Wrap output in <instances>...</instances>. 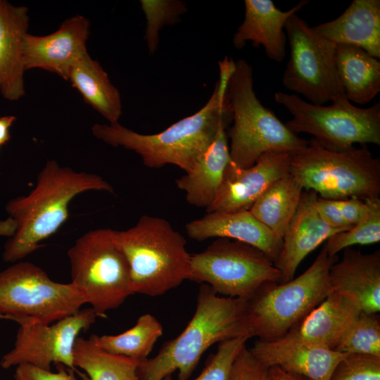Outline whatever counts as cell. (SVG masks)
I'll return each mask as SVG.
<instances>
[{
	"label": "cell",
	"instance_id": "obj_14",
	"mask_svg": "<svg viewBox=\"0 0 380 380\" xmlns=\"http://www.w3.org/2000/svg\"><path fill=\"white\" fill-rule=\"evenodd\" d=\"M291 158L289 153L271 152L247 168L236 167L230 163L216 197L206 212L249 210L272 184L289 173Z\"/></svg>",
	"mask_w": 380,
	"mask_h": 380
},
{
	"label": "cell",
	"instance_id": "obj_32",
	"mask_svg": "<svg viewBox=\"0 0 380 380\" xmlns=\"http://www.w3.org/2000/svg\"><path fill=\"white\" fill-rule=\"evenodd\" d=\"M140 4L146 19L144 34L150 53H154L159 44V32L163 26L180 20L186 11V4L177 0H141Z\"/></svg>",
	"mask_w": 380,
	"mask_h": 380
},
{
	"label": "cell",
	"instance_id": "obj_21",
	"mask_svg": "<svg viewBox=\"0 0 380 380\" xmlns=\"http://www.w3.org/2000/svg\"><path fill=\"white\" fill-rule=\"evenodd\" d=\"M28 26L27 7L0 0V91L10 101L25 94L23 41Z\"/></svg>",
	"mask_w": 380,
	"mask_h": 380
},
{
	"label": "cell",
	"instance_id": "obj_10",
	"mask_svg": "<svg viewBox=\"0 0 380 380\" xmlns=\"http://www.w3.org/2000/svg\"><path fill=\"white\" fill-rule=\"evenodd\" d=\"M281 279L279 270L265 253L239 241L218 238L191 255L188 280L206 284L218 295L247 301Z\"/></svg>",
	"mask_w": 380,
	"mask_h": 380
},
{
	"label": "cell",
	"instance_id": "obj_30",
	"mask_svg": "<svg viewBox=\"0 0 380 380\" xmlns=\"http://www.w3.org/2000/svg\"><path fill=\"white\" fill-rule=\"evenodd\" d=\"M367 211L363 219L348 230L329 238L323 247L329 256L355 245H370L380 241V198L365 200Z\"/></svg>",
	"mask_w": 380,
	"mask_h": 380
},
{
	"label": "cell",
	"instance_id": "obj_24",
	"mask_svg": "<svg viewBox=\"0 0 380 380\" xmlns=\"http://www.w3.org/2000/svg\"><path fill=\"white\" fill-rule=\"evenodd\" d=\"M361 312L353 300L331 291L289 332L303 341L335 350Z\"/></svg>",
	"mask_w": 380,
	"mask_h": 380
},
{
	"label": "cell",
	"instance_id": "obj_37",
	"mask_svg": "<svg viewBox=\"0 0 380 380\" xmlns=\"http://www.w3.org/2000/svg\"><path fill=\"white\" fill-rule=\"evenodd\" d=\"M315 208L322 219L329 226L341 231L352 228L345 222L337 205L336 200L318 197L315 202Z\"/></svg>",
	"mask_w": 380,
	"mask_h": 380
},
{
	"label": "cell",
	"instance_id": "obj_16",
	"mask_svg": "<svg viewBox=\"0 0 380 380\" xmlns=\"http://www.w3.org/2000/svg\"><path fill=\"white\" fill-rule=\"evenodd\" d=\"M249 350L268 368L278 367L310 380H330L336 366L346 355L303 341L290 332L274 340L258 339Z\"/></svg>",
	"mask_w": 380,
	"mask_h": 380
},
{
	"label": "cell",
	"instance_id": "obj_31",
	"mask_svg": "<svg viewBox=\"0 0 380 380\" xmlns=\"http://www.w3.org/2000/svg\"><path fill=\"white\" fill-rule=\"evenodd\" d=\"M334 350L380 357V319L377 313L361 312Z\"/></svg>",
	"mask_w": 380,
	"mask_h": 380
},
{
	"label": "cell",
	"instance_id": "obj_41",
	"mask_svg": "<svg viewBox=\"0 0 380 380\" xmlns=\"http://www.w3.org/2000/svg\"><path fill=\"white\" fill-rule=\"evenodd\" d=\"M15 223L11 217L0 220V236H12L15 233Z\"/></svg>",
	"mask_w": 380,
	"mask_h": 380
},
{
	"label": "cell",
	"instance_id": "obj_35",
	"mask_svg": "<svg viewBox=\"0 0 380 380\" xmlns=\"http://www.w3.org/2000/svg\"><path fill=\"white\" fill-rule=\"evenodd\" d=\"M229 380H272L270 368L258 361L246 346L235 359Z\"/></svg>",
	"mask_w": 380,
	"mask_h": 380
},
{
	"label": "cell",
	"instance_id": "obj_4",
	"mask_svg": "<svg viewBox=\"0 0 380 380\" xmlns=\"http://www.w3.org/2000/svg\"><path fill=\"white\" fill-rule=\"evenodd\" d=\"M115 236L134 293L158 296L188 280L191 254L184 237L165 219L143 215L133 227L115 230Z\"/></svg>",
	"mask_w": 380,
	"mask_h": 380
},
{
	"label": "cell",
	"instance_id": "obj_1",
	"mask_svg": "<svg viewBox=\"0 0 380 380\" xmlns=\"http://www.w3.org/2000/svg\"><path fill=\"white\" fill-rule=\"evenodd\" d=\"M234 64L227 56L219 61V80L208 101L196 113L162 132L143 134L118 122L95 124L92 134L110 146L135 152L148 167L174 165L187 172L212 144L220 128L228 127L232 122L227 85Z\"/></svg>",
	"mask_w": 380,
	"mask_h": 380
},
{
	"label": "cell",
	"instance_id": "obj_23",
	"mask_svg": "<svg viewBox=\"0 0 380 380\" xmlns=\"http://www.w3.org/2000/svg\"><path fill=\"white\" fill-rule=\"evenodd\" d=\"M227 129L221 127L193 167L175 180L190 205L207 210L216 197L231 163Z\"/></svg>",
	"mask_w": 380,
	"mask_h": 380
},
{
	"label": "cell",
	"instance_id": "obj_43",
	"mask_svg": "<svg viewBox=\"0 0 380 380\" xmlns=\"http://www.w3.org/2000/svg\"><path fill=\"white\" fill-rule=\"evenodd\" d=\"M0 319H6V317L0 313Z\"/></svg>",
	"mask_w": 380,
	"mask_h": 380
},
{
	"label": "cell",
	"instance_id": "obj_19",
	"mask_svg": "<svg viewBox=\"0 0 380 380\" xmlns=\"http://www.w3.org/2000/svg\"><path fill=\"white\" fill-rule=\"evenodd\" d=\"M188 236L198 241L226 238L251 245L265 253L273 262L277 258L282 239L275 236L249 210L211 212L186 224Z\"/></svg>",
	"mask_w": 380,
	"mask_h": 380
},
{
	"label": "cell",
	"instance_id": "obj_40",
	"mask_svg": "<svg viewBox=\"0 0 380 380\" xmlns=\"http://www.w3.org/2000/svg\"><path fill=\"white\" fill-rule=\"evenodd\" d=\"M272 380H310L305 376L287 372L278 367L270 368Z\"/></svg>",
	"mask_w": 380,
	"mask_h": 380
},
{
	"label": "cell",
	"instance_id": "obj_20",
	"mask_svg": "<svg viewBox=\"0 0 380 380\" xmlns=\"http://www.w3.org/2000/svg\"><path fill=\"white\" fill-rule=\"evenodd\" d=\"M308 2L301 0L291 9L282 11L272 0H245L244 20L234 35V47L243 49L247 41H251L256 46L262 45L270 60L282 61L286 54L285 24Z\"/></svg>",
	"mask_w": 380,
	"mask_h": 380
},
{
	"label": "cell",
	"instance_id": "obj_6",
	"mask_svg": "<svg viewBox=\"0 0 380 380\" xmlns=\"http://www.w3.org/2000/svg\"><path fill=\"white\" fill-rule=\"evenodd\" d=\"M338 256L322 248L300 275L260 289L246 301L245 317L250 338H279L296 327L331 291L329 272Z\"/></svg>",
	"mask_w": 380,
	"mask_h": 380
},
{
	"label": "cell",
	"instance_id": "obj_27",
	"mask_svg": "<svg viewBox=\"0 0 380 380\" xmlns=\"http://www.w3.org/2000/svg\"><path fill=\"white\" fill-rule=\"evenodd\" d=\"M303 191L300 182L289 173L272 184L255 201L249 211L282 239L296 212Z\"/></svg>",
	"mask_w": 380,
	"mask_h": 380
},
{
	"label": "cell",
	"instance_id": "obj_9",
	"mask_svg": "<svg viewBox=\"0 0 380 380\" xmlns=\"http://www.w3.org/2000/svg\"><path fill=\"white\" fill-rule=\"evenodd\" d=\"M274 97L293 115L286 127L296 134L312 135L326 149L346 151L355 144L380 145V103L361 108L346 96L329 106L311 103L293 93L277 91Z\"/></svg>",
	"mask_w": 380,
	"mask_h": 380
},
{
	"label": "cell",
	"instance_id": "obj_25",
	"mask_svg": "<svg viewBox=\"0 0 380 380\" xmlns=\"http://www.w3.org/2000/svg\"><path fill=\"white\" fill-rule=\"evenodd\" d=\"M336 68L347 99L364 105L380 91V61L363 49L336 44Z\"/></svg>",
	"mask_w": 380,
	"mask_h": 380
},
{
	"label": "cell",
	"instance_id": "obj_26",
	"mask_svg": "<svg viewBox=\"0 0 380 380\" xmlns=\"http://www.w3.org/2000/svg\"><path fill=\"white\" fill-rule=\"evenodd\" d=\"M67 80L80 93L86 103L110 124L118 122L122 114L120 92L100 63L88 53L72 65Z\"/></svg>",
	"mask_w": 380,
	"mask_h": 380
},
{
	"label": "cell",
	"instance_id": "obj_38",
	"mask_svg": "<svg viewBox=\"0 0 380 380\" xmlns=\"http://www.w3.org/2000/svg\"><path fill=\"white\" fill-rule=\"evenodd\" d=\"M336 203L345 222L350 227L360 222L367 211L366 201L359 198L336 200Z\"/></svg>",
	"mask_w": 380,
	"mask_h": 380
},
{
	"label": "cell",
	"instance_id": "obj_5",
	"mask_svg": "<svg viewBox=\"0 0 380 380\" xmlns=\"http://www.w3.org/2000/svg\"><path fill=\"white\" fill-rule=\"evenodd\" d=\"M227 89L232 110L227 137L233 165L247 168L265 153L293 155L308 145V141L291 131L261 103L254 91L252 67L246 60L235 61Z\"/></svg>",
	"mask_w": 380,
	"mask_h": 380
},
{
	"label": "cell",
	"instance_id": "obj_33",
	"mask_svg": "<svg viewBox=\"0 0 380 380\" xmlns=\"http://www.w3.org/2000/svg\"><path fill=\"white\" fill-rule=\"evenodd\" d=\"M248 339L240 336L220 343L201 373L193 380H229L233 363Z\"/></svg>",
	"mask_w": 380,
	"mask_h": 380
},
{
	"label": "cell",
	"instance_id": "obj_36",
	"mask_svg": "<svg viewBox=\"0 0 380 380\" xmlns=\"http://www.w3.org/2000/svg\"><path fill=\"white\" fill-rule=\"evenodd\" d=\"M15 380H78L75 372L67 371L65 367L57 365V372L44 369L30 364H21L15 367Z\"/></svg>",
	"mask_w": 380,
	"mask_h": 380
},
{
	"label": "cell",
	"instance_id": "obj_42",
	"mask_svg": "<svg viewBox=\"0 0 380 380\" xmlns=\"http://www.w3.org/2000/svg\"><path fill=\"white\" fill-rule=\"evenodd\" d=\"M163 380H172V376H169L166 377L165 379H164Z\"/></svg>",
	"mask_w": 380,
	"mask_h": 380
},
{
	"label": "cell",
	"instance_id": "obj_11",
	"mask_svg": "<svg viewBox=\"0 0 380 380\" xmlns=\"http://www.w3.org/2000/svg\"><path fill=\"white\" fill-rule=\"evenodd\" d=\"M84 304L70 282L53 281L34 263L18 262L0 272V313L18 325L51 324L76 313Z\"/></svg>",
	"mask_w": 380,
	"mask_h": 380
},
{
	"label": "cell",
	"instance_id": "obj_7",
	"mask_svg": "<svg viewBox=\"0 0 380 380\" xmlns=\"http://www.w3.org/2000/svg\"><path fill=\"white\" fill-rule=\"evenodd\" d=\"M289 173L303 189L313 191L322 198L367 200L380 196V160L365 144L332 151L311 139L291 155Z\"/></svg>",
	"mask_w": 380,
	"mask_h": 380
},
{
	"label": "cell",
	"instance_id": "obj_28",
	"mask_svg": "<svg viewBox=\"0 0 380 380\" xmlns=\"http://www.w3.org/2000/svg\"><path fill=\"white\" fill-rule=\"evenodd\" d=\"M74 365L90 380H139V360L110 353L90 338L78 336L73 348Z\"/></svg>",
	"mask_w": 380,
	"mask_h": 380
},
{
	"label": "cell",
	"instance_id": "obj_18",
	"mask_svg": "<svg viewBox=\"0 0 380 380\" xmlns=\"http://www.w3.org/2000/svg\"><path fill=\"white\" fill-rule=\"evenodd\" d=\"M331 291L353 300L362 312L380 311V251L362 253L350 248L343 250L329 272Z\"/></svg>",
	"mask_w": 380,
	"mask_h": 380
},
{
	"label": "cell",
	"instance_id": "obj_12",
	"mask_svg": "<svg viewBox=\"0 0 380 380\" xmlns=\"http://www.w3.org/2000/svg\"><path fill=\"white\" fill-rule=\"evenodd\" d=\"M284 30L290 46L284 87L315 105L346 96L336 72V44L319 35L297 13L288 18Z\"/></svg>",
	"mask_w": 380,
	"mask_h": 380
},
{
	"label": "cell",
	"instance_id": "obj_2",
	"mask_svg": "<svg viewBox=\"0 0 380 380\" xmlns=\"http://www.w3.org/2000/svg\"><path fill=\"white\" fill-rule=\"evenodd\" d=\"M88 191L113 193L114 189L98 175L77 172L54 160H48L32 190L6 205L16 227L4 245L3 260L15 262L40 248L41 242L55 234L68 219L71 201Z\"/></svg>",
	"mask_w": 380,
	"mask_h": 380
},
{
	"label": "cell",
	"instance_id": "obj_15",
	"mask_svg": "<svg viewBox=\"0 0 380 380\" xmlns=\"http://www.w3.org/2000/svg\"><path fill=\"white\" fill-rule=\"evenodd\" d=\"M89 21L81 15L64 20L51 34L37 36L27 33L23 41L25 70L43 69L67 80L72 65L86 54Z\"/></svg>",
	"mask_w": 380,
	"mask_h": 380
},
{
	"label": "cell",
	"instance_id": "obj_34",
	"mask_svg": "<svg viewBox=\"0 0 380 380\" xmlns=\"http://www.w3.org/2000/svg\"><path fill=\"white\" fill-rule=\"evenodd\" d=\"M330 380H380V357L346 354L336 366Z\"/></svg>",
	"mask_w": 380,
	"mask_h": 380
},
{
	"label": "cell",
	"instance_id": "obj_17",
	"mask_svg": "<svg viewBox=\"0 0 380 380\" xmlns=\"http://www.w3.org/2000/svg\"><path fill=\"white\" fill-rule=\"evenodd\" d=\"M317 194L311 190L303 191L300 202L282 238V246L274 262L279 270L280 283L294 278L301 262L312 251L331 236L343 232L327 224L315 208Z\"/></svg>",
	"mask_w": 380,
	"mask_h": 380
},
{
	"label": "cell",
	"instance_id": "obj_8",
	"mask_svg": "<svg viewBox=\"0 0 380 380\" xmlns=\"http://www.w3.org/2000/svg\"><path fill=\"white\" fill-rule=\"evenodd\" d=\"M70 283L97 317L117 309L134 294L127 258L115 230L101 228L79 237L68 249Z\"/></svg>",
	"mask_w": 380,
	"mask_h": 380
},
{
	"label": "cell",
	"instance_id": "obj_13",
	"mask_svg": "<svg viewBox=\"0 0 380 380\" xmlns=\"http://www.w3.org/2000/svg\"><path fill=\"white\" fill-rule=\"evenodd\" d=\"M96 317L89 307L51 324H19L13 347L1 357V367L9 369L30 364L51 370L53 363L77 372L73 358L75 341L81 332L90 328Z\"/></svg>",
	"mask_w": 380,
	"mask_h": 380
},
{
	"label": "cell",
	"instance_id": "obj_29",
	"mask_svg": "<svg viewBox=\"0 0 380 380\" xmlns=\"http://www.w3.org/2000/svg\"><path fill=\"white\" fill-rule=\"evenodd\" d=\"M163 329L152 315L140 316L130 329L116 335H91L90 338L103 349L130 358L144 360L162 336Z\"/></svg>",
	"mask_w": 380,
	"mask_h": 380
},
{
	"label": "cell",
	"instance_id": "obj_3",
	"mask_svg": "<svg viewBox=\"0 0 380 380\" xmlns=\"http://www.w3.org/2000/svg\"><path fill=\"white\" fill-rule=\"evenodd\" d=\"M245 308L246 300L220 296L201 284L188 324L177 337L165 342L156 356L140 362L139 379L163 380L177 371V380H188L213 345L240 336L251 338Z\"/></svg>",
	"mask_w": 380,
	"mask_h": 380
},
{
	"label": "cell",
	"instance_id": "obj_39",
	"mask_svg": "<svg viewBox=\"0 0 380 380\" xmlns=\"http://www.w3.org/2000/svg\"><path fill=\"white\" fill-rule=\"evenodd\" d=\"M15 120V117L13 115L0 117V146L10 140V128Z\"/></svg>",
	"mask_w": 380,
	"mask_h": 380
},
{
	"label": "cell",
	"instance_id": "obj_22",
	"mask_svg": "<svg viewBox=\"0 0 380 380\" xmlns=\"http://www.w3.org/2000/svg\"><path fill=\"white\" fill-rule=\"evenodd\" d=\"M312 29L335 44L355 46L380 58L379 0H353L339 17Z\"/></svg>",
	"mask_w": 380,
	"mask_h": 380
}]
</instances>
